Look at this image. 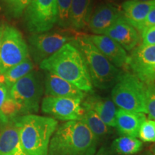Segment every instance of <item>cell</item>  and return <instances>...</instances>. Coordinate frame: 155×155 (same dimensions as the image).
Masks as SVG:
<instances>
[{
    "label": "cell",
    "instance_id": "1",
    "mask_svg": "<svg viewBox=\"0 0 155 155\" xmlns=\"http://www.w3.org/2000/svg\"><path fill=\"white\" fill-rule=\"evenodd\" d=\"M40 68L72 83L83 92H92L93 84L86 61L81 51L72 42L40 63Z\"/></svg>",
    "mask_w": 155,
    "mask_h": 155
},
{
    "label": "cell",
    "instance_id": "2",
    "mask_svg": "<svg viewBox=\"0 0 155 155\" xmlns=\"http://www.w3.org/2000/svg\"><path fill=\"white\" fill-rule=\"evenodd\" d=\"M98 140L81 121H66L50 140L48 155H95Z\"/></svg>",
    "mask_w": 155,
    "mask_h": 155
},
{
    "label": "cell",
    "instance_id": "3",
    "mask_svg": "<svg viewBox=\"0 0 155 155\" xmlns=\"http://www.w3.org/2000/svg\"><path fill=\"white\" fill-rule=\"evenodd\" d=\"M13 121L28 155H48L50 140L58 126L57 120L28 114L17 116Z\"/></svg>",
    "mask_w": 155,
    "mask_h": 155
},
{
    "label": "cell",
    "instance_id": "4",
    "mask_svg": "<svg viewBox=\"0 0 155 155\" xmlns=\"http://www.w3.org/2000/svg\"><path fill=\"white\" fill-rule=\"evenodd\" d=\"M71 42L78 48L84 58L93 86L107 89L116 84L121 71L101 53L86 35H75Z\"/></svg>",
    "mask_w": 155,
    "mask_h": 155
},
{
    "label": "cell",
    "instance_id": "5",
    "mask_svg": "<svg viewBox=\"0 0 155 155\" xmlns=\"http://www.w3.org/2000/svg\"><path fill=\"white\" fill-rule=\"evenodd\" d=\"M145 93L146 84L136 75L121 73L112 89L111 99L121 109L147 114Z\"/></svg>",
    "mask_w": 155,
    "mask_h": 155
},
{
    "label": "cell",
    "instance_id": "6",
    "mask_svg": "<svg viewBox=\"0 0 155 155\" xmlns=\"http://www.w3.org/2000/svg\"><path fill=\"white\" fill-rule=\"evenodd\" d=\"M42 93L41 76L33 71L19 79L8 90L9 96L18 106L20 116L38 112Z\"/></svg>",
    "mask_w": 155,
    "mask_h": 155
},
{
    "label": "cell",
    "instance_id": "7",
    "mask_svg": "<svg viewBox=\"0 0 155 155\" xmlns=\"http://www.w3.org/2000/svg\"><path fill=\"white\" fill-rule=\"evenodd\" d=\"M29 58L28 45L15 27L5 25L0 49V75Z\"/></svg>",
    "mask_w": 155,
    "mask_h": 155
},
{
    "label": "cell",
    "instance_id": "8",
    "mask_svg": "<svg viewBox=\"0 0 155 155\" xmlns=\"http://www.w3.org/2000/svg\"><path fill=\"white\" fill-rule=\"evenodd\" d=\"M25 20L32 33L48 32L58 21L57 0H32L25 11Z\"/></svg>",
    "mask_w": 155,
    "mask_h": 155
},
{
    "label": "cell",
    "instance_id": "9",
    "mask_svg": "<svg viewBox=\"0 0 155 155\" xmlns=\"http://www.w3.org/2000/svg\"><path fill=\"white\" fill-rule=\"evenodd\" d=\"M75 37L65 32H52L35 33L30 36L29 54L37 63L47 59L68 42H72Z\"/></svg>",
    "mask_w": 155,
    "mask_h": 155
},
{
    "label": "cell",
    "instance_id": "10",
    "mask_svg": "<svg viewBox=\"0 0 155 155\" xmlns=\"http://www.w3.org/2000/svg\"><path fill=\"white\" fill-rule=\"evenodd\" d=\"M82 100L63 97L45 96L41 103L43 113L61 121H80L84 112Z\"/></svg>",
    "mask_w": 155,
    "mask_h": 155
},
{
    "label": "cell",
    "instance_id": "11",
    "mask_svg": "<svg viewBox=\"0 0 155 155\" xmlns=\"http://www.w3.org/2000/svg\"><path fill=\"white\" fill-rule=\"evenodd\" d=\"M127 65L144 84L155 83V45L137 46L129 56Z\"/></svg>",
    "mask_w": 155,
    "mask_h": 155
},
{
    "label": "cell",
    "instance_id": "12",
    "mask_svg": "<svg viewBox=\"0 0 155 155\" xmlns=\"http://www.w3.org/2000/svg\"><path fill=\"white\" fill-rule=\"evenodd\" d=\"M99 51L114 66L122 68L127 65L129 55L127 51L113 39L104 35H87Z\"/></svg>",
    "mask_w": 155,
    "mask_h": 155
},
{
    "label": "cell",
    "instance_id": "13",
    "mask_svg": "<svg viewBox=\"0 0 155 155\" xmlns=\"http://www.w3.org/2000/svg\"><path fill=\"white\" fill-rule=\"evenodd\" d=\"M104 35L113 39L128 51L134 49L140 40L138 31L126 20L123 15Z\"/></svg>",
    "mask_w": 155,
    "mask_h": 155
},
{
    "label": "cell",
    "instance_id": "14",
    "mask_svg": "<svg viewBox=\"0 0 155 155\" xmlns=\"http://www.w3.org/2000/svg\"><path fill=\"white\" fill-rule=\"evenodd\" d=\"M121 16V9L111 4H104L92 13L88 27L94 34L104 35Z\"/></svg>",
    "mask_w": 155,
    "mask_h": 155
},
{
    "label": "cell",
    "instance_id": "15",
    "mask_svg": "<svg viewBox=\"0 0 155 155\" xmlns=\"http://www.w3.org/2000/svg\"><path fill=\"white\" fill-rule=\"evenodd\" d=\"M45 94L46 96L77 98L82 101L86 96L84 92L72 83L49 72L45 73Z\"/></svg>",
    "mask_w": 155,
    "mask_h": 155
},
{
    "label": "cell",
    "instance_id": "16",
    "mask_svg": "<svg viewBox=\"0 0 155 155\" xmlns=\"http://www.w3.org/2000/svg\"><path fill=\"white\" fill-rule=\"evenodd\" d=\"M0 155H28L13 119L0 124Z\"/></svg>",
    "mask_w": 155,
    "mask_h": 155
},
{
    "label": "cell",
    "instance_id": "17",
    "mask_svg": "<svg viewBox=\"0 0 155 155\" xmlns=\"http://www.w3.org/2000/svg\"><path fill=\"white\" fill-rule=\"evenodd\" d=\"M154 6L155 0L147 2L127 0L121 5L122 15L136 30L140 31L143 22Z\"/></svg>",
    "mask_w": 155,
    "mask_h": 155
},
{
    "label": "cell",
    "instance_id": "18",
    "mask_svg": "<svg viewBox=\"0 0 155 155\" xmlns=\"http://www.w3.org/2000/svg\"><path fill=\"white\" fill-rule=\"evenodd\" d=\"M146 119L145 114L119 108L116 113V127L121 136L137 138L141 125Z\"/></svg>",
    "mask_w": 155,
    "mask_h": 155
},
{
    "label": "cell",
    "instance_id": "19",
    "mask_svg": "<svg viewBox=\"0 0 155 155\" xmlns=\"http://www.w3.org/2000/svg\"><path fill=\"white\" fill-rule=\"evenodd\" d=\"M83 110L91 109L95 111L108 127H116L117 109L111 98L91 96L82 102Z\"/></svg>",
    "mask_w": 155,
    "mask_h": 155
},
{
    "label": "cell",
    "instance_id": "20",
    "mask_svg": "<svg viewBox=\"0 0 155 155\" xmlns=\"http://www.w3.org/2000/svg\"><path fill=\"white\" fill-rule=\"evenodd\" d=\"M92 15V0H72L70 11V25L74 30L88 26Z\"/></svg>",
    "mask_w": 155,
    "mask_h": 155
},
{
    "label": "cell",
    "instance_id": "21",
    "mask_svg": "<svg viewBox=\"0 0 155 155\" xmlns=\"http://www.w3.org/2000/svg\"><path fill=\"white\" fill-rule=\"evenodd\" d=\"M33 63L29 57L21 63L0 75V84L5 85L9 90L17 81L33 71Z\"/></svg>",
    "mask_w": 155,
    "mask_h": 155
},
{
    "label": "cell",
    "instance_id": "22",
    "mask_svg": "<svg viewBox=\"0 0 155 155\" xmlns=\"http://www.w3.org/2000/svg\"><path fill=\"white\" fill-rule=\"evenodd\" d=\"M80 121L87 126L98 141L104 138L109 131L108 126L91 109H85Z\"/></svg>",
    "mask_w": 155,
    "mask_h": 155
},
{
    "label": "cell",
    "instance_id": "23",
    "mask_svg": "<svg viewBox=\"0 0 155 155\" xmlns=\"http://www.w3.org/2000/svg\"><path fill=\"white\" fill-rule=\"evenodd\" d=\"M143 142L140 139L121 136L112 143V150L120 155H133L142 150Z\"/></svg>",
    "mask_w": 155,
    "mask_h": 155
},
{
    "label": "cell",
    "instance_id": "24",
    "mask_svg": "<svg viewBox=\"0 0 155 155\" xmlns=\"http://www.w3.org/2000/svg\"><path fill=\"white\" fill-rule=\"evenodd\" d=\"M32 0H0L6 12L14 18H19L25 12Z\"/></svg>",
    "mask_w": 155,
    "mask_h": 155
},
{
    "label": "cell",
    "instance_id": "25",
    "mask_svg": "<svg viewBox=\"0 0 155 155\" xmlns=\"http://www.w3.org/2000/svg\"><path fill=\"white\" fill-rule=\"evenodd\" d=\"M72 0H57L58 21L57 24L63 29L71 28L70 11Z\"/></svg>",
    "mask_w": 155,
    "mask_h": 155
},
{
    "label": "cell",
    "instance_id": "26",
    "mask_svg": "<svg viewBox=\"0 0 155 155\" xmlns=\"http://www.w3.org/2000/svg\"><path fill=\"white\" fill-rule=\"evenodd\" d=\"M140 140L142 142H155V120L146 119L142 124L139 132Z\"/></svg>",
    "mask_w": 155,
    "mask_h": 155
},
{
    "label": "cell",
    "instance_id": "27",
    "mask_svg": "<svg viewBox=\"0 0 155 155\" xmlns=\"http://www.w3.org/2000/svg\"><path fill=\"white\" fill-rule=\"evenodd\" d=\"M146 109L149 119L155 120V83L146 85Z\"/></svg>",
    "mask_w": 155,
    "mask_h": 155
},
{
    "label": "cell",
    "instance_id": "28",
    "mask_svg": "<svg viewBox=\"0 0 155 155\" xmlns=\"http://www.w3.org/2000/svg\"><path fill=\"white\" fill-rule=\"evenodd\" d=\"M141 38L144 45H155V25L141 32Z\"/></svg>",
    "mask_w": 155,
    "mask_h": 155
},
{
    "label": "cell",
    "instance_id": "29",
    "mask_svg": "<svg viewBox=\"0 0 155 155\" xmlns=\"http://www.w3.org/2000/svg\"><path fill=\"white\" fill-rule=\"evenodd\" d=\"M155 25V6L151 9L148 15H147L146 19L141 25L140 32H141L143 30H147V29L152 28Z\"/></svg>",
    "mask_w": 155,
    "mask_h": 155
},
{
    "label": "cell",
    "instance_id": "30",
    "mask_svg": "<svg viewBox=\"0 0 155 155\" xmlns=\"http://www.w3.org/2000/svg\"><path fill=\"white\" fill-rule=\"evenodd\" d=\"M8 96V89L5 85L0 84V124L3 123V118L1 114V108L3 103Z\"/></svg>",
    "mask_w": 155,
    "mask_h": 155
},
{
    "label": "cell",
    "instance_id": "31",
    "mask_svg": "<svg viewBox=\"0 0 155 155\" xmlns=\"http://www.w3.org/2000/svg\"><path fill=\"white\" fill-rule=\"evenodd\" d=\"M95 155H109V153H108V151L105 148L103 147L98 152H96Z\"/></svg>",
    "mask_w": 155,
    "mask_h": 155
},
{
    "label": "cell",
    "instance_id": "32",
    "mask_svg": "<svg viewBox=\"0 0 155 155\" xmlns=\"http://www.w3.org/2000/svg\"><path fill=\"white\" fill-rule=\"evenodd\" d=\"M4 27H5V25L2 24V23L0 22V49H1V42H2V33H3V30Z\"/></svg>",
    "mask_w": 155,
    "mask_h": 155
},
{
    "label": "cell",
    "instance_id": "33",
    "mask_svg": "<svg viewBox=\"0 0 155 155\" xmlns=\"http://www.w3.org/2000/svg\"><path fill=\"white\" fill-rule=\"evenodd\" d=\"M141 155H154V154H152V152H151L150 150H149V151H146V152L143 153V154Z\"/></svg>",
    "mask_w": 155,
    "mask_h": 155
},
{
    "label": "cell",
    "instance_id": "34",
    "mask_svg": "<svg viewBox=\"0 0 155 155\" xmlns=\"http://www.w3.org/2000/svg\"><path fill=\"white\" fill-rule=\"evenodd\" d=\"M150 151L152 152L153 154L155 155V144L153 145L152 147H151V150Z\"/></svg>",
    "mask_w": 155,
    "mask_h": 155
},
{
    "label": "cell",
    "instance_id": "35",
    "mask_svg": "<svg viewBox=\"0 0 155 155\" xmlns=\"http://www.w3.org/2000/svg\"><path fill=\"white\" fill-rule=\"evenodd\" d=\"M139 1H142V2H147V1H151V0H139Z\"/></svg>",
    "mask_w": 155,
    "mask_h": 155
}]
</instances>
